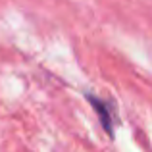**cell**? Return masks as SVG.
<instances>
[{
  "mask_svg": "<svg viewBox=\"0 0 152 152\" xmlns=\"http://www.w3.org/2000/svg\"><path fill=\"white\" fill-rule=\"evenodd\" d=\"M89 102H93L94 110L98 112V115H100V121H102V127L108 131L110 135H114V127H112V115H110V110H108V106L104 102H100L98 98L94 96H89Z\"/></svg>",
  "mask_w": 152,
  "mask_h": 152,
  "instance_id": "obj_1",
  "label": "cell"
}]
</instances>
